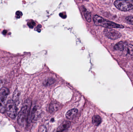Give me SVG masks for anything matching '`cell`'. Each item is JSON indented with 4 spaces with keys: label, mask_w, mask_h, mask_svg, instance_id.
Listing matches in <instances>:
<instances>
[{
    "label": "cell",
    "mask_w": 133,
    "mask_h": 132,
    "mask_svg": "<svg viewBox=\"0 0 133 132\" xmlns=\"http://www.w3.org/2000/svg\"><path fill=\"white\" fill-rule=\"evenodd\" d=\"M31 105V101L28 100L24 103L18 114V121L20 126H24L26 122Z\"/></svg>",
    "instance_id": "6da1fadb"
},
{
    "label": "cell",
    "mask_w": 133,
    "mask_h": 132,
    "mask_svg": "<svg viewBox=\"0 0 133 132\" xmlns=\"http://www.w3.org/2000/svg\"><path fill=\"white\" fill-rule=\"evenodd\" d=\"M93 20L95 25L108 28L112 29V28H123L124 26L122 25L117 24L113 22L105 20L103 17L96 15L93 17Z\"/></svg>",
    "instance_id": "7a4b0ae2"
},
{
    "label": "cell",
    "mask_w": 133,
    "mask_h": 132,
    "mask_svg": "<svg viewBox=\"0 0 133 132\" xmlns=\"http://www.w3.org/2000/svg\"><path fill=\"white\" fill-rule=\"evenodd\" d=\"M9 89L6 87L0 89V112L4 113L6 110V100L9 94Z\"/></svg>",
    "instance_id": "3957f363"
},
{
    "label": "cell",
    "mask_w": 133,
    "mask_h": 132,
    "mask_svg": "<svg viewBox=\"0 0 133 132\" xmlns=\"http://www.w3.org/2000/svg\"><path fill=\"white\" fill-rule=\"evenodd\" d=\"M114 5L116 8L123 11H127L133 9V1H116Z\"/></svg>",
    "instance_id": "277c9868"
},
{
    "label": "cell",
    "mask_w": 133,
    "mask_h": 132,
    "mask_svg": "<svg viewBox=\"0 0 133 132\" xmlns=\"http://www.w3.org/2000/svg\"><path fill=\"white\" fill-rule=\"evenodd\" d=\"M7 114L12 119H14L17 114V108L15 102L10 100L7 103L6 106Z\"/></svg>",
    "instance_id": "5b68a950"
},
{
    "label": "cell",
    "mask_w": 133,
    "mask_h": 132,
    "mask_svg": "<svg viewBox=\"0 0 133 132\" xmlns=\"http://www.w3.org/2000/svg\"><path fill=\"white\" fill-rule=\"evenodd\" d=\"M104 33L108 38L113 40L117 39L122 36L119 31L112 29H105L104 30Z\"/></svg>",
    "instance_id": "8992f818"
},
{
    "label": "cell",
    "mask_w": 133,
    "mask_h": 132,
    "mask_svg": "<svg viewBox=\"0 0 133 132\" xmlns=\"http://www.w3.org/2000/svg\"><path fill=\"white\" fill-rule=\"evenodd\" d=\"M40 108L37 105L34 106L32 110L31 114V120L32 122L36 121L40 114Z\"/></svg>",
    "instance_id": "52a82bcc"
},
{
    "label": "cell",
    "mask_w": 133,
    "mask_h": 132,
    "mask_svg": "<svg viewBox=\"0 0 133 132\" xmlns=\"http://www.w3.org/2000/svg\"><path fill=\"white\" fill-rule=\"evenodd\" d=\"M70 126V122L68 121H64L58 127L56 132H67V130Z\"/></svg>",
    "instance_id": "ba28073f"
},
{
    "label": "cell",
    "mask_w": 133,
    "mask_h": 132,
    "mask_svg": "<svg viewBox=\"0 0 133 132\" xmlns=\"http://www.w3.org/2000/svg\"><path fill=\"white\" fill-rule=\"evenodd\" d=\"M78 113V110L76 108H73L68 111L66 114V117L68 119H73L76 116Z\"/></svg>",
    "instance_id": "9c48e42d"
},
{
    "label": "cell",
    "mask_w": 133,
    "mask_h": 132,
    "mask_svg": "<svg viewBox=\"0 0 133 132\" xmlns=\"http://www.w3.org/2000/svg\"><path fill=\"white\" fill-rule=\"evenodd\" d=\"M61 105L56 103H52L50 104L49 110L51 113H54L56 112L61 108Z\"/></svg>",
    "instance_id": "30bf717a"
},
{
    "label": "cell",
    "mask_w": 133,
    "mask_h": 132,
    "mask_svg": "<svg viewBox=\"0 0 133 132\" xmlns=\"http://www.w3.org/2000/svg\"><path fill=\"white\" fill-rule=\"evenodd\" d=\"M126 44L127 43L123 42H120L114 45V49L116 50L123 51Z\"/></svg>",
    "instance_id": "8fae6325"
},
{
    "label": "cell",
    "mask_w": 133,
    "mask_h": 132,
    "mask_svg": "<svg viewBox=\"0 0 133 132\" xmlns=\"http://www.w3.org/2000/svg\"><path fill=\"white\" fill-rule=\"evenodd\" d=\"M93 124L95 126H98L102 122L101 117L98 115H95L92 118Z\"/></svg>",
    "instance_id": "7c38bea8"
},
{
    "label": "cell",
    "mask_w": 133,
    "mask_h": 132,
    "mask_svg": "<svg viewBox=\"0 0 133 132\" xmlns=\"http://www.w3.org/2000/svg\"><path fill=\"white\" fill-rule=\"evenodd\" d=\"M123 51H126L129 55H133V45L127 44Z\"/></svg>",
    "instance_id": "4fadbf2b"
},
{
    "label": "cell",
    "mask_w": 133,
    "mask_h": 132,
    "mask_svg": "<svg viewBox=\"0 0 133 132\" xmlns=\"http://www.w3.org/2000/svg\"><path fill=\"white\" fill-rule=\"evenodd\" d=\"M20 94V93L19 90L17 89L14 91V92L13 93L12 100L14 102H18L19 100Z\"/></svg>",
    "instance_id": "5bb4252c"
},
{
    "label": "cell",
    "mask_w": 133,
    "mask_h": 132,
    "mask_svg": "<svg viewBox=\"0 0 133 132\" xmlns=\"http://www.w3.org/2000/svg\"><path fill=\"white\" fill-rule=\"evenodd\" d=\"M84 16L87 22H90L91 21V13L88 11L86 9H84Z\"/></svg>",
    "instance_id": "9a60e30c"
},
{
    "label": "cell",
    "mask_w": 133,
    "mask_h": 132,
    "mask_svg": "<svg viewBox=\"0 0 133 132\" xmlns=\"http://www.w3.org/2000/svg\"><path fill=\"white\" fill-rule=\"evenodd\" d=\"M126 20L129 24L133 25V16H129L126 18Z\"/></svg>",
    "instance_id": "2e32d148"
},
{
    "label": "cell",
    "mask_w": 133,
    "mask_h": 132,
    "mask_svg": "<svg viewBox=\"0 0 133 132\" xmlns=\"http://www.w3.org/2000/svg\"><path fill=\"white\" fill-rule=\"evenodd\" d=\"M54 83V80L52 79H48L45 81V85H50Z\"/></svg>",
    "instance_id": "e0dca14e"
},
{
    "label": "cell",
    "mask_w": 133,
    "mask_h": 132,
    "mask_svg": "<svg viewBox=\"0 0 133 132\" xmlns=\"http://www.w3.org/2000/svg\"><path fill=\"white\" fill-rule=\"evenodd\" d=\"M39 132H47L46 127L44 126H41L39 129Z\"/></svg>",
    "instance_id": "ac0fdd59"
},
{
    "label": "cell",
    "mask_w": 133,
    "mask_h": 132,
    "mask_svg": "<svg viewBox=\"0 0 133 132\" xmlns=\"http://www.w3.org/2000/svg\"><path fill=\"white\" fill-rule=\"evenodd\" d=\"M36 25V23L32 21V22H29L28 23V26L30 28H33V27H34L35 25Z\"/></svg>",
    "instance_id": "d6986e66"
},
{
    "label": "cell",
    "mask_w": 133,
    "mask_h": 132,
    "mask_svg": "<svg viewBox=\"0 0 133 132\" xmlns=\"http://www.w3.org/2000/svg\"><path fill=\"white\" fill-rule=\"evenodd\" d=\"M16 16H17V17L18 18H20L22 16V13L21 12V11H18L16 12Z\"/></svg>",
    "instance_id": "ffe728a7"
},
{
    "label": "cell",
    "mask_w": 133,
    "mask_h": 132,
    "mask_svg": "<svg viewBox=\"0 0 133 132\" xmlns=\"http://www.w3.org/2000/svg\"><path fill=\"white\" fill-rule=\"evenodd\" d=\"M60 16L63 18H65L66 17V14H65V13H63V12L60 13Z\"/></svg>",
    "instance_id": "44dd1931"
},
{
    "label": "cell",
    "mask_w": 133,
    "mask_h": 132,
    "mask_svg": "<svg viewBox=\"0 0 133 132\" xmlns=\"http://www.w3.org/2000/svg\"><path fill=\"white\" fill-rule=\"evenodd\" d=\"M41 25H39L37 26V31H38V32H40V31H41L40 28H41Z\"/></svg>",
    "instance_id": "7402d4cb"
},
{
    "label": "cell",
    "mask_w": 133,
    "mask_h": 132,
    "mask_svg": "<svg viewBox=\"0 0 133 132\" xmlns=\"http://www.w3.org/2000/svg\"><path fill=\"white\" fill-rule=\"evenodd\" d=\"M17 132H20V131H17Z\"/></svg>",
    "instance_id": "603a6c76"
}]
</instances>
